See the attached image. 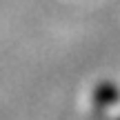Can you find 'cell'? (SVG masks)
Wrapping results in <instances>:
<instances>
[{
    "mask_svg": "<svg viewBox=\"0 0 120 120\" xmlns=\"http://www.w3.org/2000/svg\"><path fill=\"white\" fill-rule=\"evenodd\" d=\"M118 98H120V89L113 82H100L94 91V105L98 111H107L109 107L118 102Z\"/></svg>",
    "mask_w": 120,
    "mask_h": 120,
    "instance_id": "obj_1",
    "label": "cell"
},
{
    "mask_svg": "<svg viewBox=\"0 0 120 120\" xmlns=\"http://www.w3.org/2000/svg\"><path fill=\"white\" fill-rule=\"evenodd\" d=\"M116 120H120V116H118V118H116Z\"/></svg>",
    "mask_w": 120,
    "mask_h": 120,
    "instance_id": "obj_2",
    "label": "cell"
}]
</instances>
